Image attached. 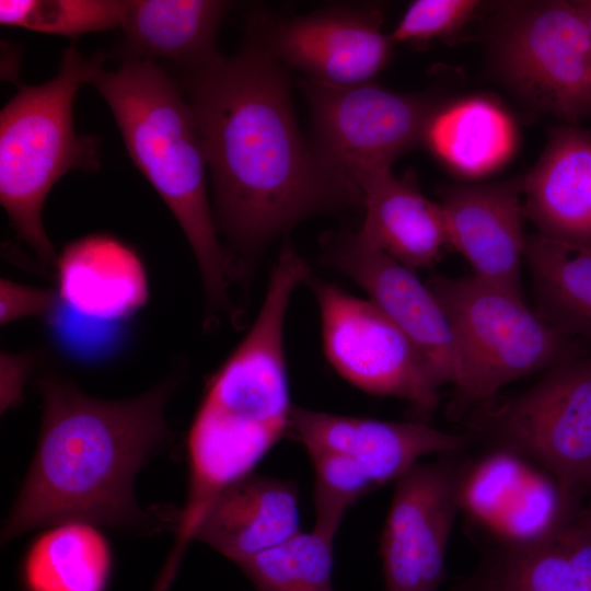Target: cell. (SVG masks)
<instances>
[{"mask_svg": "<svg viewBox=\"0 0 591 591\" xmlns=\"http://www.w3.org/2000/svg\"><path fill=\"white\" fill-rule=\"evenodd\" d=\"M183 69L217 220L244 258L306 217L361 205L300 134L286 74L252 25L234 56Z\"/></svg>", "mask_w": 591, "mask_h": 591, "instance_id": "1", "label": "cell"}, {"mask_svg": "<svg viewBox=\"0 0 591 591\" xmlns=\"http://www.w3.org/2000/svg\"><path fill=\"white\" fill-rule=\"evenodd\" d=\"M174 384L170 379L136 397L106 401L66 380L43 379L38 442L2 542L68 521L148 526L134 484L166 439L164 412Z\"/></svg>", "mask_w": 591, "mask_h": 591, "instance_id": "2", "label": "cell"}, {"mask_svg": "<svg viewBox=\"0 0 591 591\" xmlns=\"http://www.w3.org/2000/svg\"><path fill=\"white\" fill-rule=\"evenodd\" d=\"M92 58L88 84L103 96L135 165L182 228L198 263L211 310L229 306L231 257L208 201L207 160L195 114L178 85L152 60L106 69Z\"/></svg>", "mask_w": 591, "mask_h": 591, "instance_id": "3", "label": "cell"}, {"mask_svg": "<svg viewBox=\"0 0 591 591\" xmlns=\"http://www.w3.org/2000/svg\"><path fill=\"white\" fill-rule=\"evenodd\" d=\"M91 67L92 58L70 45L53 79L20 85L0 113V201L19 236L48 264L57 260L42 221L50 189L71 170L100 166V139L79 135L73 119Z\"/></svg>", "mask_w": 591, "mask_h": 591, "instance_id": "4", "label": "cell"}, {"mask_svg": "<svg viewBox=\"0 0 591 591\" xmlns=\"http://www.w3.org/2000/svg\"><path fill=\"white\" fill-rule=\"evenodd\" d=\"M453 329L465 403L491 401L506 384L578 355V346L543 321L523 296L471 276L427 282Z\"/></svg>", "mask_w": 591, "mask_h": 591, "instance_id": "5", "label": "cell"}, {"mask_svg": "<svg viewBox=\"0 0 591 591\" xmlns=\"http://www.w3.org/2000/svg\"><path fill=\"white\" fill-rule=\"evenodd\" d=\"M472 427L487 450L531 463L567 499H591V355L554 366L515 396L486 402Z\"/></svg>", "mask_w": 591, "mask_h": 591, "instance_id": "6", "label": "cell"}, {"mask_svg": "<svg viewBox=\"0 0 591 591\" xmlns=\"http://www.w3.org/2000/svg\"><path fill=\"white\" fill-rule=\"evenodd\" d=\"M488 48L499 80L526 105L565 124L591 117V37L576 0L498 3Z\"/></svg>", "mask_w": 591, "mask_h": 591, "instance_id": "7", "label": "cell"}, {"mask_svg": "<svg viewBox=\"0 0 591 591\" xmlns=\"http://www.w3.org/2000/svg\"><path fill=\"white\" fill-rule=\"evenodd\" d=\"M312 149L325 171L362 204L360 184L391 170L420 144L425 124L440 101L366 82L329 85L305 79Z\"/></svg>", "mask_w": 591, "mask_h": 591, "instance_id": "8", "label": "cell"}, {"mask_svg": "<svg viewBox=\"0 0 591 591\" xmlns=\"http://www.w3.org/2000/svg\"><path fill=\"white\" fill-rule=\"evenodd\" d=\"M321 316L327 360L361 391L408 402L421 416L439 404V390L427 363L370 299L355 297L334 283L310 277Z\"/></svg>", "mask_w": 591, "mask_h": 591, "instance_id": "9", "label": "cell"}, {"mask_svg": "<svg viewBox=\"0 0 591 591\" xmlns=\"http://www.w3.org/2000/svg\"><path fill=\"white\" fill-rule=\"evenodd\" d=\"M464 452L418 462L396 482L380 540L385 591H437L470 460Z\"/></svg>", "mask_w": 591, "mask_h": 591, "instance_id": "10", "label": "cell"}, {"mask_svg": "<svg viewBox=\"0 0 591 591\" xmlns=\"http://www.w3.org/2000/svg\"><path fill=\"white\" fill-rule=\"evenodd\" d=\"M383 14L373 4H344L252 26L269 54L309 80L329 85L371 82L387 65L392 48L382 31Z\"/></svg>", "mask_w": 591, "mask_h": 591, "instance_id": "11", "label": "cell"}, {"mask_svg": "<svg viewBox=\"0 0 591 591\" xmlns=\"http://www.w3.org/2000/svg\"><path fill=\"white\" fill-rule=\"evenodd\" d=\"M328 259L357 282L404 333L430 369L437 384L459 386L462 366L450 321L436 294L414 270L355 233L328 244Z\"/></svg>", "mask_w": 591, "mask_h": 591, "instance_id": "12", "label": "cell"}, {"mask_svg": "<svg viewBox=\"0 0 591 591\" xmlns=\"http://www.w3.org/2000/svg\"><path fill=\"white\" fill-rule=\"evenodd\" d=\"M308 452L331 451L356 463L374 488L396 482L429 454L464 452L466 434L447 432L425 420L387 421L293 406L289 432Z\"/></svg>", "mask_w": 591, "mask_h": 591, "instance_id": "13", "label": "cell"}, {"mask_svg": "<svg viewBox=\"0 0 591 591\" xmlns=\"http://www.w3.org/2000/svg\"><path fill=\"white\" fill-rule=\"evenodd\" d=\"M452 591H591V503L532 536L493 540Z\"/></svg>", "mask_w": 591, "mask_h": 591, "instance_id": "14", "label": "cell"}, {"mask_svg": "<svg viewBox=\"0 0 591 591\" xmlns=\"http://www.w3.org/2000/svg\"><path fill=\"white\" fill-rule=\"evenodd\" d=\"M440 205L449 245L464 256L473 275L523 296L522 178L456 185Z\"/></svg>", "mask_w": 591, "mask_h": 591, "instance_id": "15", "label": "cell"}, {"mask_svg": "<svg viewBox=\"0 0 591 591\" xmlns=\"http://www.w3.org/2000/svg\"><path fill=\"white\" fill-rule=\"evenodd\" d=\"M523 212L538 234L591 250V131L578 124L553 128L522 178Z\"/></svg>", "mask_w": 591, "mask_h": 591, "instance_id": "16", "label": "cell"}, {"mask_svg": "<svg viewBox=\"0 0 591 591\" xmlns=\"http://www.w3.org/2000/svg\"><path fill=\"white\" fill-rule=\"evenodd\" d=\"M299 532V495L294 485L252 473L208 505L192 541L205 543L236 565Z\"/></svg>", "mask_w": 591, "mask_h": 591, "instance_id": "17", "label": "cell"}, {"mask_svg": "<svg viewBox=\"0 0 591 591\" xmlns=\"http://www.w3.org/2000/svg\"><path fill=\"white\" fill-rule=\"evenodd\" d=\"M56 269L59 299L84 317L121 320L148 298L139 256L108 234H90L67 244L57 256Z\"/></svg>", "mask_w": 591, "mask_h": 591, "instance_id": "18", "label": "cell"}, {"mask_svg": "<svg viewBox=\"0 0 591 591\" xmlns=\"http://www.w3.org/2000/svg\"><path fill=\"white\" fill-rule=\"evenodd\" d=\"M360 190L364 219L355 235L366 245L412 270L433 264L449 245L441 205L420 192L410 172L401 177L392 170L372 174Z\"/></svg>", "mask_w": 591, "mask_h": 591, "instance_id": "19", "label": "cell"}, {"mask_svg": "<svg viewBox=\"0 0 591 591\" xmlns=\"http://www.w3.org/2000/svg\"><path fill=\"white\" fill-rule=\"evenodd\" d=\"M518 128L507 108L487 94L439 102L421 135L445 169L466 179L487 177L515 153Z\"/></svg>", "mask_w": 591, "mask_h": 591, "instance_id": "20", "label": "cell"}, {"mask_svg": "<svg viewBox=\"0 0 591 591\" xmlns=\"http://www.w3.org/2000/svg\"><path fill=\"white\" fill-rule=\"evenodd\" d=\"M232 7L222 0H127L117 58L199 66L219 53L217 34Z\"/></svg>", "mask_w": 591, "mask_h": 591, "instance_id": "21", "label": "cell"}, {"mask_svg": "<svg viewBox=\"0 0 591 591\" xmlns=\"http://www.w3.org/2000/svg\"><path fill=\"white\" fill-rule=\"evenodd\" d=\"M112 549L97 525L68 521L37 535L22 563L26 591H105Z\"/></svg>", "mask_w": 591, "mask_h": 591, "instance_id": "22", "label": "cell"}, {"mask_svg": "<svg viewBox=\"0 0 591 591\" xmlns=\"http://www.w3.org/2000/svg\"><path fill=\"white\" fill-rule=\"evenodd\" d=\"M528 263L536 313L569 338L591 340V250L529 235Z\"/></svg>", "mask_w": 591, "mask_h": 591, "instance_id": "23", "label": "cell"}, {"mask_svg": "<svg viewBox=\"0 0 591 591\" xmlns=\"http://www.w3.org/2000/svg\"><path fill=\"white\" fill-rule=\"evenodd\" d=\"M333 541L314 529L300 531L236 566L257 591H334Z\"/></svg>", "mask_w": 591, "mask_h": 591, "instance_id": "24", "label": "cell"}, {"mask_svg": "<svg viewBox=\"0 0 591 591\" xmlns=\"http://www.w3.org/2000/svg\"><path fill=\"white\" fill-rule=\"evenodd\" d=\"M127 0H1L0 24L78 37L121 27Z\"/></svg>", "mask_w": 591, "mask_h": 591, "instance_id": "25", "label": "cell"}, {"mask_svg": "<svg viewBox=\"0 0 591 591\" xmlns=\"http://www.w3.org/2000/svg\"><path fill=\"white\" fill-rule=\"evenodd\" d=\"M314 470V530L335 537L348 511L374 486L347 456L331 451L308 452Z\"/></svg>", "mask_w": 591, "mask_h": 591, "instance_id": "26", "label": "cell"}, {"mask_svg": "<svg viewBox=\"0 0 591 591\" xmlns=\"http://www.w3.org/2000/svg\"><path fill=\"white\" fill-rule=\"evenodd\" d=\"M476 0H416L390 34L392 43L426 45L453 39L482 7Z\"/></svg>", "mask_w": 591, "mask_h": 591, "instance_id": "27", "label": "cell"}, {"mask_svg": "<svg viewBox=\"0 0 591 591\" xmlns=\"http://www.w3.org/2000/svg\"><path fill=\"white\" fill-rule=\"evenodd\" d=\"M57 301L50 289L21 285L2 278L0 281V323L7 325L27 316L50 312Z\"/></svg>", "mask_w": 591, "mask_h": 591, "instance_id": "28", "label": "cell"}, {"mask_svg": "<svg viewBox=\"0 0 591 591\" xmlns=\"http://www.w3.org/2000/svg\"><path fill=\"white\" fill-rule=\"evenodd\" d=\"M32 366L33 357L30 355L1 352V412L20 403Z\"/></svg>", "mask_w": 591, "mask_h": 591, "instance_id": "29", "label": "cell"}, {"mask_svg": "<svg viewBox=\"0 0 591 591\" xmlns=\"http://www.w3.org/2000/svg\"><path fill=\"white\" fill-rule=\"evenodd\" d=\"M576 3L586 21L591 37V0H576Z\"/></svg>", "mask_w": 591, "mask_h": 591, "instance_id": "30", "label": "cell"}, {"mask_svg": "<svg viewBox=\"0 0 591 591\" xmlns=\"http://www.w3.org/2000/svg\"><path fill=\"white\" fill-rule=\"evenodd\" d=\"M590 501H591V499H590Z\"/></svg>", "mask_w": 591, "mask_h": 591, "instance_id": "31", "label": "cell"}]
</instances>
